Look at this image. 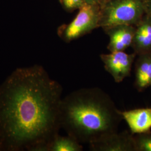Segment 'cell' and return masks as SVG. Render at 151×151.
<instances>
[{
    "label": "cell",
    "mask_w": 151,
    "mask_h": 151,
    "mask_svg": "<svg viewBox=\"0 0 151 151\" xmlns=\"http://www.w3.org/2000/svg\"><path fill=\"white\" fill-rule=\"evenodd\" d=\"M92 151H136L133 134L127 130L112 133L89 144Z\"/></svg>",
    "instance_id": "cell-6"
},
{
    "label": "cell",
    "mask_w": 151,
    "mask_h": 151,
    "mask_svg": "<svg viewBox=\"0 0 151 151\" xmlns=\"http://www.w3.org/2000/svg\"><path fill=\"white\" fill-rule=\"evenodd\" d=\"M109 37L107 48L110 52L124 51L132 47L135 26L118 25L103 29Z\"/></svg>",
    "instance_id": "cell-7"
},
{
    "label": "cell",
    "mask_w": 151,
    "mask_h": 151,
    "mask_svg": "<svg viewBox=\"0 0 151 151\" xmlns=\"http://www.w3.org/2000/svg\"><path fill=\"white\" fill-rule=\"evenodd\" d=\"M146 10V0H108L100 6L99 26L103 29L118 25L136 26Z\"/></svg>",
    "instance_id": "cell-3"
},
{
    "label": "cell",
    "mask_w": 151,
    "mask_h": 151,
    "mask_svg": "<svg viewBox=\"0 0 151 151\" xmlns=\"http://www.w3.org/2000/svg\"><path fill=\"white\" fill-rule=\"evenodd\" d=\"M122 120L113 99L99 87L78 89L61 101V128L81 143L90 144L118 132Z\"/></svg>",
    "instance_id": "cell-2"
},
{
    "label": "cell",
    "mask_w": 151,
    "mask_h": 151,
    "mask_svg": "<svg viewBox=\"0 0 151 151\" xmlns=\"http://www.w3.org/2000/svg\"><path fill=\"white\" fill-rule=\"evenodd\" d=\"M135 62V87L141 91L151 87V53L138 55Z\"/></svg>",
    "instance_id": "cell-10"
},
{
    "label": "cell",
    "mask_w": 151,
    "mask_h": 151,
    "mask_svg": "<svg viewBox=\"0 0 151 151\" xmlns=\"http://www.w3.org/2000/svg\"><path fill=\"white\" fill-rule=\"evenodd\" d=\"M62 92L41 65L13 70L0 85V151H48L61 128Z\"/></svg>",
    "instance_id": "cell-1"
},
{
    "label": "cell",
    "mask_w": 151,
    "mask_h": 151,
    "mask_svg": "<svg viewBox=\"0 0 151 151\" xmlns=\"http://www.w3.org/2000/svg\"><path fill=\"white\" fill-rule=\"evenodd\" d=\"M123 119L133 134L149 132L151 129V108H140L121 111Z\"/></svg>",
    "instance_id": "cell-8"
},
{
    "label": "cell",
    "mask_w": 151,
    "mask_h": 151,
    "mask_svg": "<svg viewBox=\"0 0 151 151\" xmlns=\"http://www.w3.org/2000/svg\"><path fill=\"white\" fill-rule=\"evenodd\" d=\"M81 143L70 135H57L50 143L48 151H82Z\"/></svg>",
    "instance_id": "cell-11"
},
{
    "label": "cell",
    "mask_w": 151,
    "mask_h": 151,
    "mask_svg": "<svg viewBox=\"0 0 151 151\" xmlns=\"http://www.w3.org/2000/svg\"><path fill=\"white\" fill-rule=\"evenodd\" d=\"M132 47L137 55L151 53V17L147 14L135 26Z\"/></svg>",
    "instance_id": "cell-9"
},
{
    "label": "cell",
    "mask_w": 151,
    "mask_h": 151,
    "mask_svg": "<svg viewBox=\"0 0 151 151\" xmlns=\"http://www.w3.org/2000/svg\"><path fill=\"white\" fill-rule=\"evenodd\" d=\"M134 139L136 151H151V133L138 134Z\"/></svg>",
    "instance_id": "cell-12"
},
{
    "label": "cell",
    "mask_w": 151,
    "mask_h": 151,
    "mask_svg": "<svg viewBox=\"0 0 151 151\" xmlns=\"http://www.w3.org/2000/svg\"><path fill=\"white\" fill-rule=\"evenodd\" d=\"M108 0H88L90 3H94V4H97L99 5H103L104 3H105L106 1Z\"/></svg>",
    "instance_id": "cell-15"
},
{
    "label": "cell",
    "mask_w": 151,
    "mask_h": 151,
    "mask_svg": "<svg viewBox=\"0 0 151 151\" xmlns=\"http://www.w3.org/2000/svg\"><path fill=\"white\" fill-rule=\"evenodd\" d=\"M100 5L87 3L78 9L73 20L63 24L57 29V34L63 42L70 43L99 27Z\"/></svg>",
    "instance_id": "cell-4"
},
{
    "label": "cell",
    "mask_w": 151,
    "mask_h": 151,
    "mask_svg": "<svg viewBox=\"0 0 151 151\" xmlns=\"http://www.w3.org/2000/svg\"><path fill=\"white\" fill-rule=\"evenodd\" d=\"M147 10L146 14L151 17V0H146Z\"/></svg>",
    "instance_id": "cell-14"
},
{
    "label": "cell",
    "mask_w": 151,
    "mask_h": 151,
    "mask_svg": "<svg viewBox=\"0 0 151 151\" xmlns=\"http://www.w3.org/2000/svg\"><path fill=\"white\" fill-rule=\"evenodd\" d=\"M136 54H128L124 51L110 52L109 54H101L100 58L106 70L116 83H120L130 75L133 63Z\"/></svg>",
    "instance_id": "cell-5"
},
{
    "label": "cell",
    "mask_w": 151,
    "mask_h": 151,
    "mask_svg": "<svg viewBox=\"0 0 151 151\" xmlns=\"http://www.w3.org/2000/svg\"><path fill=\"white\" fill-rule=\"evenodd\" d=\"M60 2L63 9L68 12L78 10L85 4L90 3L88 0H60Z\"/></svg>",
    "instance_id": "cell-13"
}]
</instances>
